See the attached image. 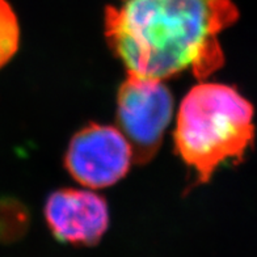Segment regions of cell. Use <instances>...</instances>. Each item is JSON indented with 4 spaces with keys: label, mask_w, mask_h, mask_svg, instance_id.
Wrapping results in <instances>:
<instances>
[{
    "label": "cell",
    "mask_w": 257,
    "mask_h": 257,
    "mask_svg": "<svg viewBox=\"0 0 257 257\" xmlns=\"http://www.w3.org/2000/svg\"><path fill=\"white\" fill-rule=\"evenodd\" d=\"M44 215L51 235L75 247L100 243L110 222L105 198L89 189L64 188L50 193Z\"/></svg>",
    "instance_id": "cell-5"
},
{
    "label": "cell",
    "mask_w": 257,
    "mask_h": 257,
    "mask_svg": "<svg viewBox=\"0 0 257 257\" xmlns=\"http://www.w3.org/2000/svg\"><path fill=\"white\" fill-rule=\"evenodd\" d=\"M237 17L232 0H118L105 8L104 34L126 74L203 81L223 66L219 34Z\"/></svg>",
    "instance_id": "cell-1"
},
{
    "label": "cell",
    "mask_w": 257,
    "mask_h": 257,
    "mask_svg": "<svg viewBox=\"0 0 257 257\" xmlns=\"http://www.w3.org/2000/svg\"><path fill=\"white\" fill-rule=\"evenodd\" d=\"M130 145L115 126L91 122L72 136L64 167L88 189H104L121 181L133 164Z\"/></svg>",
    "instance_id": "cell-4"
},
{
    "label": "cell",
    "mask_w": 257,
    "mask_h": 257,
    "mask_svg": "<svg viewBox=\"0 0 257 257\" xmlns=\"http://www.w3.org/2000/svg\"><path fill=\"white\" fill-rule=\"evenodd\" d=\"M175 98L164 81L126 74L117 92L115 122L130 145L133 162L147 164L162 147Z\"/></svg>",
    "instance_id": "cell-3"
},
{
    "label": "cell",
    "mask_w": 257,
    "mask_h": 257,
    "mask_svg": "<svg viewBox=\"0 0 257 257\" xmlns=\"http://www.w3.org/2000/svg\"><path fill=\"white\" fill-rule=\"evenodd\" d=\"M173 137L196 184H206L222 164L244 158L254 138L253 108L233 87L200 81L180 102Z\"/></svg>",
    "instance_id": "cell-2"
},
{
    "label": "cell",
    "mask_w": 257,
    "mask_h": 257,
    "mask_svg": "<svg viewBox=\"0 0 257 257\" xmlns=\"http://www.w3.org/2000/svg\"><path fill=\"white\" fill-rule=\"evenodd\" d=\"M20 44V27L7 0H0V68L15 57Z\"/></svg>",
    "instance_id": "cell-6"
}]
</instances>
